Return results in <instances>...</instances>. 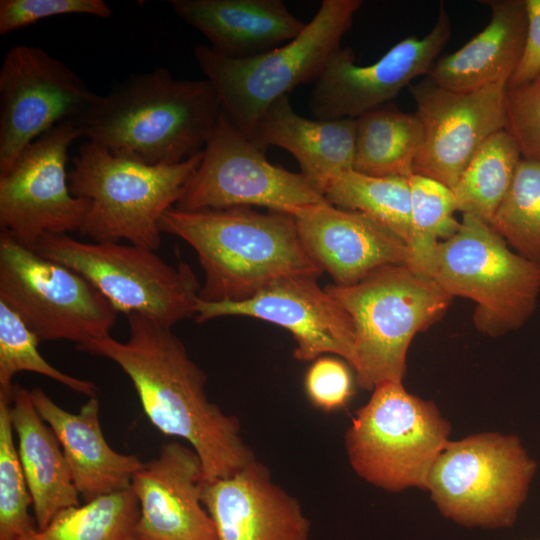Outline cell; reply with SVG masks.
Listing matches in <instances>:
<instances>
[{
  "label": "cell",
  "mask_w": 540,
  "mask_h": 540,
  "mask_svg": "<svg viewBox=\"0 0 540 540\" xmlns=\"http://www.w3.org/2000/svg\"><path fill=\"white\" fill-rule=\"evenodd\" d=\"M34 251L84 276L117 312L171 327L196 314L201 286L185 262L166 263L154 250L118 242H84L44 234Z\"/></svg>",
  "instance_id": "10"
},
{
  "label": "cell",
  "mask_w": 540,
  "mask_h": 540,
  "mask_svg": "<svg viewBox=\"0 0 540 540\" xmlns=\"http://www.w3.org/2000/svg\"><path fill=\"white\" fill-rule=\"evenodd\" d=\"M423 144V129L415 113L385 104L356 118L353 169L378 177L414 174Z\"/></svg>",
  "instance_id": "26"
},
{
  "label": "cell",
  "mask_w": 540,
  "mask_h": 540,
  "mask_svg": "<svg viewBox=\"0 0 540 540\" xmlns=\"http://www.w3.org/2000/svg\"><path fill=\"white\" fill-rule=\"evenodd\" d=\"M125 540H150V539H147L141 535H139L138 533L134 532L133 534H131L128 538H126Z\"/></svg>",
  "instance_id": "38"
},
{
  "label": "cell",
  "mask_w": 540,
  "mask_h": 540,
  "mask_svg": "<svg viewBox=\"0 0 540 540\" xmlns=\"http://www.w3.org/2000/svg\"><path fill=\"white\" fill-rule=\"evenodd\" d=\"M79 75L40 47L13 46L0 68V176L23 150L95 100Z\"/></svg>",
  "instance_id": "14"
},
{
  "label": "cell",
  "mask_w": 540,
  "mask_h": 540,
  "mask_svg": "<svg viewBox=\"0 0 540 540\" xmlns=\"http://www.w3.org/2000/svg\"><path fill=\"white\" fill-rule=\"evenodd\" d=\"M224 112L211 82L176 79L165 68L133 74L71 120L82 137L150 165L202 152Z\"/></svg>",
  "instance_id": "2"
},
{
  "label": "cell",
  "mask_w": 540,
  "mask_h": 540,
  "mask_svg": "<svg viewBox=\"0 0 540 540\" xmlns=\"http://www.w3.org/2000/svg\"><path fill=\"white\" fill-rule=\"evenodd\" d=\"M521 158L516 143L505 129L489 137L451 189L456 210L490 225Z\"/></svg>",
  "instance_id": "27"
},
{
  "label": "cell",
  "mask_w": 540,
  "mask_h": 540,
  "mask_svg": "<svg viewBox=\"0 0 540 540\" xmlns=\"http://www.w3.org/2000/svg\"><path fill=\"white\" fill-rule=\"evenodd\" d=\"M159 226L197 253L205 275L201 301L239 302L281 278H317L322 273L289 214H262L249 207L198 211L173 207L162 215Z\"/></svg>",
  "instance_id": "3"
},
{
  "label": "cell",
  "mask_w": 540,
  "mask_h": 540,
  "mask_svg": "<svg viewBox=\"0 0 540 540\" xmlns=\"http://www.w3.org/2000/svg\"><path fill=\"white\" fill-rule=\"evenodd\" d=\"M9 399L0 396V540H19L37 528L33 505L13 439Z\"/></svg>",
  "instance_id": "33"
},
{
  "label": "cell",
  "mask_w": 540,
  "mask_h": 540,
  "mask_svg": "<svg viewBox=\"0 0 540 540\" xmlns=\"http://www.w3.org/2000/svg\"><path fill=\"white\" fill-rule=\"evenodd\" d=\"M39 343L19 316L0 301V396L9 399L15 384L14 376L28 371L53 379L75 392L95 397L98 388L93 381L56 369L40 354Z\"/></svg>",
  "instance_id": "32"
},
{
  "label": "cell",
  "mask_w": 540,
  "mask_h": 540,
  "mask_svg": "<svg viewBox=\"0 0 540 540\" xmlns=\"http://www.w3.org/2000/svg\"><path fill=\"white\" fill-rule=\"evenodd\" d=\"M18 456L33 500L38 529L60 511L79 505V493L53 430L41 418L30 390L15 383L9 397Z\"/></svg>",
  "instance_id": "25"
},
{
  "label": "cell",
  "mask_w": 540,
  "mask_h": 540,
  "mask_svg": "<svg viewBox=\"0 0 540 540\" xmlns=\"http://www.w3.org/2000/svg\"><path fill=\"white\" fill-rule=\"evenodd\" d=\"M348 363L335 357L321 356L308 369L304 387L317 409L332 412L344 408L354 394V381Z\"/></svg>",
  "instance_id": "36"
},
{
  "label": "cell",
  "mask_w": 540,
  "mask_h": 540,
  "mask_svg": "<svg viewBox=\"0 0 540 540\" xmlns=\"http://www.w3.org/2000/svg\"><path fill=\"white\" fill-rule=\"evenodd\" d=\"M325 289L349 320V365L365 390L402 382L413 338L437 322L452 300L432 278L407 265L383 266L355 284Z\"/></svg>",
  "instance_id": "4"
},
{
  "label": "cell",
  "mask_w": 540,
  "mask_h": 540,
  "mask_svg": "<svg viewBox=\"0 0 540 540\" xmlns=\"http://www.w3.org/2000/svg\"><path fill=\"white\" fill-rule=\"evenodd\" d=\"M506 88V82H496L454 91L428 76L411 85L423 129L414 173L452 189L481 145L505 128Z\"/></svg>",
  "instance_id": "16"
},
{
  "label": "cell",
  "mask_w": 540,
  "mask_h": 540,
  "mask_svg": "<svg viewBox=\"0 0 540 540\" xmlns=\"http://www.w3.org/2000/svg\"><path fill=\"white\" fill-rule=\"evenodd\" d=\"M527 34L521 60L507 86H515L540 72V0H525Z\"/></svg>",
  "instance_id": "37"
},
{
  "label": "cell",
  "mask_w": 540,
  "mask_h": 540,
  "mask_svg": "<svg viewBox=\"0 0 540 540\" xmlns=\"http://www.w3.org/2000/svg\"><path fill=\"white\" fill-rule=\"evenodd\" d=\"M504 129L522 158L540 161V72L526 82L507 86Z\"/></svg>",
  "instance_id": "34"
},
{
  "label": "cell",
  "mask_w": 540,
  "mask_h": 540,
  "mask_svg": "<svg viewBox=\"0 0 540 540\" xmlns=\"http://www.w3.org/2000/svg\"><path fill=\"white\" fill-rule=\"evenodd\" d=\"M372 391L345 433L352 469L386 491L427 490L430 471L449 441V422L433 401L409 393L402 382Z\"/></svg>",
  "instance_id": "7"
},
{
  "label": "cell",
  "mask_w": 540,
  "mask_h": 540,
  "mask_svg": "<svg viewBox=\"0 0 540 540\" xmlns=\"http://www.w3.org/2000/svg\"><path fill=\"white\" fill-rule=\"evenodd\" d=\"M536 470L519 437L481 432L448 441L427 491L440 513L460 525L506 528L516 521Z\"/></svg>",
  "instance_id": "9"
},
{
  "label": "cell",
  "mask_w": 540,
  "mask_h": 540,
  "mask_svg": "<svg viewBox=\"0 0 540 540\" xmlns=\"http://www.w3.org/2000/svg\"><path fill=\"white\" fill-rule=\"evenodd\" d=\"M201 501L216 540H308L311 523L299 501L256 458L236 472L201 482Z\"/></svg>",
  "instance_id": "18"
},
{
  "label": "cell",
  "mask_w": 540,
  "mask_h": 540,
  "mask_svg": "<svg viewBox=\"0 0 540 540\" xmlns=\"http://www.w3.org/2000/svg\"><path fill=\"white\" fill-rule=\"evenodd\" d=\"M326 201L301 173L271 164L223 112L175 208L198 211L253 205L291 215Z\"/></svg>",
  "instance_id": "12"
},
{
  "label": "cell",
  "mask_w": 540,
  "mask_h": 540,
  "mask_svg": "<svg viewBox=\"0 0 540 540\" xmlns=\"http://www.w3.org/2000/svg\"><path fill=\"white\" fill-rule=\"evenodd\" d=\"M30 394L39 415L58 438L74 485L85 502L131 487L143 462L138 456L119 453L108 444L96 397H90L75 414L58 406L38 387Z\"/></svg>",
  "instance_id": "21"
},
{
  "label": "cell",
  "mask_w": 540,
  "mask_h": 540,
  "mask_svg": "<svg viewBox=\"0 0 540 540\" xmlns=\"http://www.w3.org/2000/svg\"><path fill=\"white\" fill-rule=\"evenodd\" d=\"M316 279L302 275L281 278L239 302L199 300L195 319L200 323L223 316L261 319L291 333L296 342L293 354L297 360L311 361L333 354L350 364L352 332L349 320Z\"/></svg>",
  "instance_id": "17"
},
{
  "label": "cell",
  "mask_w": 540,
  "mask_h": 540,
  "mask_svg": "<svg viewBox=\"0 0 540 540\" xmlns=\"http://www.w3.org/2000/svg\"><path fill=\"white\" fill-rule=\"evenodd\" d=\"M300 240L336 285H352L374 270L407 264L406 242L370 216L329 202L295 210Z\"/></svg>",
  "instance_id": "19"
},
{
  "label": "cell",
  "mask_w": 540,
  "mask_h": 540,
  "mask_svg": "<svg viewBox=\"0 0 540 540\" xmlns=\"http://www.w3.org/2000/svg\"><path fill=\"white\" fill-rule=\"evenodd\" d=\"M202 481V464L192 448L164 444L131 481L140 512L135 532L150 540H216L201 501Z\"/></svg>",
  "instance_id": "20"
},
{
  "label": "cell",
  "mask_w": 540,
  "mask_h": 540,
  "mask_svg": "<svg viewBox=\"0 0 540 540\" xmlns=\"http://www.w3.org/2000/svg\"><path fill=\"white\" fill-rule=\"evenodd\" d=\"M81 132L69 120L37 138L0 176V226L34 251L46 234L79 231L90 201L72 195L68 149Z\"/></svg>",
  "instance_id": "13"
},
{
  "label": "cell",
  "mask_w": 540,
  "mask_h": 540,
  "mask_svg": "<svg viewBox=\"0 0 540 540\" xmlns=\"http://www.w3.org/2000/svg\"><path fill=\"white\" fill-rule=\"evenodd\" d=\"M172 8L207 38L213 51L235 59L277 48L307 25L281 0H173Z\"/></svg>",
  "instance_id": "22"
},
{
  "label": "cell",
  "mask_w": 540,
  "mask_h": 540,
  "mask_svg": "<svg viewBox=\"0 0 540 540\" xmlns=\"http://www.w3.org/2000/svg\"><path fill=\"white\" fill-rule=\"evenodd\" d=\"M355 127V118L317 120L300 116L285 95L265 109L247 137L263 152L268 146L290 152L300 173L323 194L332 178L353 169Z\"/></svg>",
  "instance_id": "23"
},
{
  "label": "cell",
  "mask_w": 540,
  "mask_h": 540,
  "mask_svg": "<svg viewBox=\"0 0 540 540\" xmlns=\"http://www.w3.org/2000/svg\"><path fill=\"white\" fill-rule=\"evenodd\" d=\"M203 151L177 164L150 165L115 155L86 140L68 172L70 192L90 207L79 230L93 242H119L157 250L162 215L176 205Z\"/></svg>",
  "instance_id": "5"
},
{
  "label": "cell",
  "mask_w": 540,
  "mask_h": 540,
  "mask_svg": "<svg viewBox=\"0 0 540 540\" xmlns=\"http://www.w3.org/2000/svg\"><path fill=\"white\" fill-rule=\"evenodd\" d=\"M450 35V18L441 4L428 34L402 39L373 64L357 65L352 49L341 47L314 82L309 111L317 120L356 119L387 104L415 78L427 76Z\"/></svg>",
  "instance_id": "15"
},
{
  "label": "cell",
  "mask_w": 540,
  "mask_h": 540,
  "mask_svg": "<svg viewBox=\"0 0 540 540\" xmlns=\"http://www.w3.org/2000/svg\"><path fill=\"white\" fill-rule=\"evenodd\" d=\"M139 504L131 487L57 513L19 540H125L135 532Z\"/></svg>",
  "instance_id": "28"
},
{
  "label": "cell",
  "mask_w": 540,
  "mask_h": 540,
  "mask_svg": "<svg viewBox=\"0 0 540 540\" xmlns=\"http://www.w3.org/2000/svg\"><path fill=\"white\" fill-rule=\"evenodd\" d=\"M0 301L39 342L76 346L110 336L117 311L81 274L0 234Z\"/></svg>",
  "instance_id": "11"
},
{
  "label": "cell",
  "mask_w": 540,
  "mask_h": 540,
  "mask_svg": "<svg viewBox=\"0 0 540 540\" xmlns=\"http://www.w3.org/2000/svg\"><path fill=\"white\" fill-rule=\"evenodd\" d=\"M491 9L488 25L455 52L438 58L427 76L454 91H470L514 74L527 34L525 0L484 1Z\"/></svg>",
  "instance_id": "24"
},
{
  "label": "cell",
  "mask_w": 540,
  "mask_h": 540,
  "mask_svg": "<svg viewBox=\"0 0 540 540\" xmlns=\"http://www.w3.org/2000/svg\"><path fill=\"white\" fill-rule=\"evenodd\" d=\"M410 186V226L406 241L407 266L432 278L439 242L450 238L460 222L452 190L444 184L419 175L408 177Z\"/></svg>",
  "instance_id": "29"
},
{
  "label": "cell",
  "mask_w": 540,
  "mask_h": 540,
  "mask_svg": "<svg viewBox=\"0 0 540 540\" xmlns=\"http://www.w3.org/2000/svg\"><path fill=\"white\" fill-rule=\"evenodd\" d=\"M490 226L516 253L540 264V161L521 158Z\"/></svg>",
  "instance_id": "31"
},
{
  "label": "cell",
  "mask_w": 540,
  "mask_h": 540,
  "mask_svg": "<svg viewBox=\"0 0 540 540\" xmlns=\"http://www.w3.org/2000/svg\"><path fill=\"white\" fill-rule=\"evenodd\" d=\"M125 342L110 336L76 346L116 363L131 380L142 409L160 432L186 440L198 455L203 480L228 476L255 459L236 416L206 394V375L171 327L127 316Z\"/></svg>",
  "instance_id": "1"
},
{
  "label": "cell",
  "mask_w": 540,
  "mask_h": 540,
  "mask_svg": "<svg viewBox=\"0 0 540 540\" xmlns=\"http://www.w3.org/2000/svg\"><path fill=\"white\" fill-rule=\"evenodd\" d=\"M360 0H323L293 40L248 58L224 57L197 45L195 59L223 110L246 136L265 109L295 87L315 82L350 29Z\"/></svg>",
  "instance_id": "6"
},
{
  "label": "cell",
  "mask_w": 540,
  "mask_h": 540,
  "mask_svg": "<svg viewBox=\"0 0 540 540\" xmlns=\"http://www.w3.org/2000/svg\"><path fill=\"white\" fill-rule=\"evenodd\" d=\"M432 279L452 298L472 300L475 327L491 337L521 328L540 294V264L511 251L489 224L466 214L455 234L439 242Z\"/></svg>",
  "instance_id": "8"
},
{
  "label": "cell",
  "mask_w": 540,
  "mask_h": 540,
  "mask_svg": "<svg viewBox=\"0 0 540 540\" xmlns=\"http://www.w3.org/2000/svg\"><path fill=\"white\" fill-rule=\"evenodd\" d=\"M323 194L333 206L366 214L407 241L410 226L408 178L371 176L351 169L332 178Z\"/></svg>",
  "instance_id": "30"
},
{
  "label": "cell",
  "mask_w": 540,
  "mask_h": 540,
  "mask_svg": "<svg viewBox=\"0 0 540 540\" xmlns=\"http://www.w3.org/2000/svg\"><path fill=\"white\" fill-rule=\"evenodd\" d=\"M112 13L103 0H1L0 34L5 35L58 15L82 14L109 18Z\"/></svg>",
  "instance_id": "35"
}]
</instances>
